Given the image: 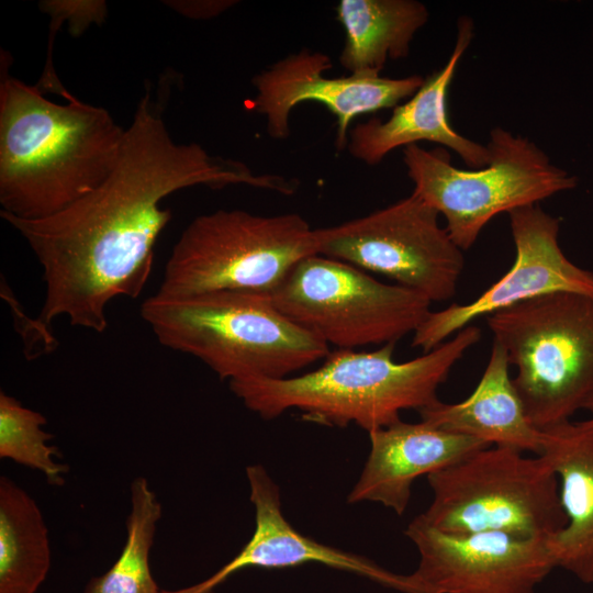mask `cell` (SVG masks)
<instances>
[{"mask_svg": "<svg viewBox=\"0 0 593 593\" xmlns=\"http://www.w3.org/2000/svg\"><path fill=\"white\" fill-rule=\"evenodd\" d=\"M198 184L294 191L282 177L256 175L197 143H176L147 89L125 130L115 167L98 188L44 219L0 213L43 268L41 322L68 316L74 326L104 332L107 305L118 296L137 298L148 280L156 240L172 216L160 201Z\"/></svg>", "mask_w": 593, "mask_h": 593, "instance_id": "obj_1", "label": "cell"}, {"mask_svg": "<svg viewBox=\"0 0 593 593\" xmlns=\"http://www.w3.org/2000/svg\"><path fill=\"white\" fill-rule=\"evenodd\" d=\"M1 51L0 203L22 220L51 216L98 188L120 157L125 130L101 107L66 104L9 72Z\"/></svg>", "mask_w": 593, "mask_h": 593, "instance_id": "obj_2", "label": "cell"}, {"mask_svg": "<svg viewBox=\"0 0 593 593\" xmlns=\"http://www.w3.org/2000/svg\"><path fill=\"white\" fill-rule=\"evenodd\" d=\"M481 335L479 327L469 325L405 362L394 360V343L372 351L335 349L320 368L304 374L231 381L230 388L265 419L295 409L310 422L337 427L355 424L370 433L401 421L404 410L418 412L439 401L438 388Z\"/></svg>", "mask_w": 593, "mask_h": 593, "instance_id": "obj_3", "label": "cell"}, {"mask_svg": "<svg viewBox=\"0 0 593 593\" xmlns=\"http://www.w3.org/2000/svg\"><path fill=\"white\" fill-rule=\"evenodd\" d=\"M141 314L161 345L199 358L230 382L288 378L331 351L267 294L156 293L144 301Z\"/></svg>", "mask_w": 593, "mask_h": 593, "instance_id": "obj_4", "label": "cell"}, {"mask_svg": "<svg viewBox=\"0 0 593 593\" xmlns=\"http://www.w3.org/2000/svg\"><path fill=\"white\" fill-rule=\"evenodd\" d=\"M516 367L513 385L539 430L568 422L593 400V296L553 292L485 317Z\"/></svg>", "mask_w": 593, "mask_h": 593, "instance_id": "obj_5", "label": "cell"}, {"mask_svg": "<svg viewBox=\"0 0 593 593\" xmlns=\"http://www.w3.org/2000/svg\"><path fill=\"white\" fill-rule=\"evenodd\" d=\"M485 167L466 170L451 164L444 147L427 150L418 144L403 148L413 193L446 220L455 244L468 250L497 214L539 204L578 186V178L552 164L527 137L503 127L490 131Z\"/></svg>", "mask_w": 593, "mask_h": 593, "instance_id": "obj_6", "label": "cell"}, {"mask_svg": "<svg viewBox=\"0 0 593 593\" xmlns=\"http://www.w3.org/2000/svg\"><path fill=\"white\" fill-rule=\"evenodd\" d=\"M314 231L296 213L217 210L200 215L175 245L157 293L270 295L300 260L317 254Z\"/></svg>", "mask_w": 593, "mask_h": 593, "instance_id": "obj_7", "label": "cell"}, {"mask_svg": "<svg viewBox=\"0 0 593 593\" xmlns=\"http://www.w3.org/2000/svg\"><path fill=\"white\" fill-rule=\"evenodd\" d=\"M433 501L421 517L450 534L502 532L548 540L567 524L547 460L488 446L427 475Z\"/></svg>", "mask_w": 593, "mask_h": 593, "instance_id": "obj_8", "label": "cell"}, {"mask_svg": "<svg viewBox=\"0 0 593 593\" xmlns=\"http://www.w3.org/2000/svg\"><path fill=\"white\" fill-rule=\"evenodd\" d=\"M270 298L282 314L337 349L395 344L432 312L422 293L318 254L300 260Z\"/></svg>", "mask_w": 593, "mask_h": 593, "instance_id": "obj_9", "label": "cell"}, {"mask_svg": "<svg viewBox=\"0 0 593 593\" xmlns=\"http://www.w3.org/2000/svg\"><path fill=\"white\" fill-rule=\"evenodd\" d=\"M438 216L412 192L365 216L316 228L317 254L383 275L432 302L447 301L456 294L465 257Z\"/></svg>", "mask_w": 593, "mask_h": 593, "instance_id": "obj_10", "label": "cell"}, {"mask_svg": "<svg viewBox=\"0 0 593 593\" xmlns=\"http://www.w3.org/2000/svg\"><path fill=\"white\" fill-rule=\"evenodd\" d=\"M515 246L512 267L473 301L430 312L411 346L428 353L480 317L553 292L593 296V271L573 264L558 243L560 220L539 204L508 213Z\"/></svg>", "mask_w": 593, "mask_h": 593, "instance_id": "obj_11", "label": "cell"}, {"mask_svg": "<svg viewBox=\"0 0 593 593\" xmlns=\"http://www.w3.org/2000/svg\"><path fill=\"white\" fill-rule=\"evenodd\" d=\"M405 535L419 553L412 575L427 593H534L556 568L542 539L502 532L450 534L421 515Z\"/></svg>", "mask_w": 593, "mask_h": 593, "instance_id": "obj_12", "label": "cell"}, {"mask_svg": "<svg viewBox=\"0 0 593 593\" xmlns=\"http://www.w3.org/2000/svg\"><path fill=\"white\" fill-rule=\"evenodd\" d=\"M332 67L328 55L303 48L256 75L253 78L256 96L246 104L265 115L272 138L283 139L290 135L293 108L307 101L322 103L336 116V147L343 149L355 118L393 109L412 97L425 79L418 75L388 78L351 74L327 78L324 74Z\"/></svg>", "mask_w": 593, "mask_h": 593, "instance_id": "obj_13", "label": "cell"}, {"mask_svg": "<svg viewBox=\"0 0 593 593\" xmlns=\"http://www.w3.org/2000/svg\"><path fill=\"white\" fill-rule=\"evenodd\" d=\"M246 477L255 507V530L250 539L210 578L189 588L161 593H213L216 586L242 569H283L305 563L350 572L401 593H426L412 574L394 573L361 555L318 542L298 532L286 519L279 486L262 465L248 466Z\"/></svg>", "mask_w": 593, "mask_h": 593, "instance_id": "obj_14", "label": "cell"}, {"mask_svg": "<svg viewBox=\"0 0 593 593\" xmlns=\"http://www.w3.org/2000/svg\"><path fill=\"white\" fill-rule=\"evenodd\" d=\"M473 36L472 19L461 15L457 21L455 45L446 64L425 78L407 101L394 107L385 121L371 119L350 128L347 142L350 155L373 166L399 147L426 141L454 150L470 168L485 167L490 157L486 145L458 133L449 122L447 107L449 87Z\"/></svg>", "mask_w": 593, "mask_h": 593, "instance_id": "obj_15", "label": "cell"}, {"mask_svg": "<svg viewBox=\"0 0 593 593\" xmlns=\"http://www.w3.org/2000/svg\"><path fill=\"white\" fill-rule=\"evenodd\" d=\"M370 452L361 474L347 496L349 504L379 503L403 515L412 485L422 475L444 469L486 443L436 428L424 422L399 421L369 433Z\"/></svg>", "mask_w": 593, "mask_h": 593, "instance_id": "obj_16", "label": "cell"}, {"mask_svg": "<svg viewBox=\"0 0 593 593\" xmlns=\"http://www.w3.org/2000/svg\"><path fill=\"white\" fill-rule=\"evenodd\" d=\"M558 478L566 526L547 540L557 567L593 584V417L541 430V452Z\"/></svg>", "mask_w": 593, "mask_h": 593, "instance_id": "obj_17", "label": "cell"}, {"mask_svg": "<svg viewBox=\"0 0 593 593\" xmlns=\"http://www.w3.org/2000/svg\"><path fill=\"white\" fill-rule=\"evenodd\" d=\"M510 366L504 348L493 342L488 365L472 393L458 403L437 401L419 410L421 421L490 446L540 455L541 430L532 425L525 413Z\"/></svg>", "mask_w": 593, "mask_h": 593, "instance_id": "obj_18", "label": "cell"}, {"mask_svg": "<svg viewBox=\"0 0 593 593\" xmlns=\"http://www.w3.org/2000/svg\"><path fill=\"white\" fill-rule=\"evenodd\" d=\"M336 12L345 30L339 61L358 76H380L389 59L407 57L429 16L416 0H342Z\"/></svg>", "mask_w": 593, "mask_h": 593, "instance_id": "obj_19", "label": "cell"}, {"mask_svg": "<svg viewBox=\"0 0 593 593\" xmlns=\"http://www.w3.org/2000/svg\"><path fill=\"white\" fill-rule=\"evenodd\" d=\"M51 567L48 529L31 495L0 478V593H35Z\"/></svg>", "mask_w": 593, "mask_h": 593, "instance_id": "obj_20", "label": "cell"}, {"mask_svg": "<svg viewBox=\"0 0 593 593\" xmlns=\"http://www.w3.org/2000/svg\"><path fill=\"white\" fill-rule=\"evenodd\" d=\"M161 505L148 481L136 478L131 484V512L126 518V540L119 559L102 575L92 578L83 593H161L149 568Z\"/></svg>", "mask_w": 593, "mask_h": 593, "instance_id": "obj_21", "label": "cell"}, {"mask_svg": "<svg viewBox=\"0 0 593 593\" xmlns=\"http://www.w3.org/2000/svg\"><path fill=\"white\" fill-rule=\"evenodd\" d=\"M46 423L41 413L1 391L0 458L41 471L48 483L63 485L69 468L55 461L58 449L47 444L53 436L43 429Z\"/></svg>", "mask_w": 593, "mask_h": 593, "instance_id": "obj_22", "label": "cell"}, {"mask_svg": "<svg viewBox=\"0 0 593 593\" xmlns=\"http://www.w3.org/2000/svg\"><path fill=\"white\" fill-rule=\"evenodd\" d=\"M42 11L52 19L70 21L69 31L72 35L82 33L91 23H102L107 15L104 1H42Z\"/></svg>", "mask_w": 593, "mask_h": 593, "instance_id": "obj_23", "label": "cell"}, {"mask_svg": "<svg viewBox=\"0 0 593 593\" xmlns=\"http://www.w3.org/2000/svg\"><path fill=\"white\" fill-rule=\"evenodd\" d=\"M166 5L193 19L215 16L233 5V1H165Z\"/></svg>", "mask_w": 593, "mask_h": 593, "instance_id": "obj_24", "label": "cell"}, {"mask_svg": "<svg viewBox=\"0 0 593 593\" xmlns=\"http://www.w3.org/2000/svg\"><path fill=\"white\" fill-rule=\"evenodd\" d=\"M585 410L589 411L593 415V400L588 404Z\"/></svg>", "mask_w": 593, "mask_h": 593, "instance_id": "obj_25", "label": "cell"}]
</instances>
